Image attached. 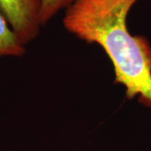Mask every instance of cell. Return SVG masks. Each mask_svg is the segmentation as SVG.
I'll use <instances>...</instances> for the list:
<instances>
[{"mask_svg": "<svg viewBox=\"0 0 151 151\" xmlns=\"http://www.w3.org/2000/svg\"><path fill=\"white\" fill-rule=\"evenodd\" d=\"M40 24H47L60 11L66 9L76 0H40Z\"/></svg>", "mask_w": 151, "mask_h": 151, "instance_id": "4", "label": "cell"}, {"mask_svg": "<svg viewBox=\"0 0 151 151\" xmlns=\"http://www.w3.org/2000/svg\"><path fill=\"white\" fill-rule=\"evenodd\" d=\"M40 5V0H0V13L24 46L37 37L42 27Z\"/></svg>", "mask_w": 151, "mask_h": 151, "instance_id": "2", "label": "cell"}, {"mask_svg": "<svg viewBox=\"0 0 151 151\" xmlns=\"http://www.w3.org/2000/svg\"><path fill=\"white\" fill-rule=\"evenodd\" d=\"M23 45L6 18L0 13V58L20 57L25 54Z\"/></svg>", "mask_w": 151, "mask_h": 151, "instance_id": "3", "label": "cell"}, {"mask_svg": "<svg viewBox=\"0 0 151 151\" xmlns=\"http://www.w3.org/2000/svg\"><path fill=\"white\" fill-rule=\"evenodd\" d=\"M139 0H76L65 10V29L107 54L114 81L125 88L128 99L151 108V45L143 35L131 34L127 19Z\"/></svg>", "mask_w": 151, "mask_h": 151, "instance_id": "1", "label": "cell"}]
</instances>
